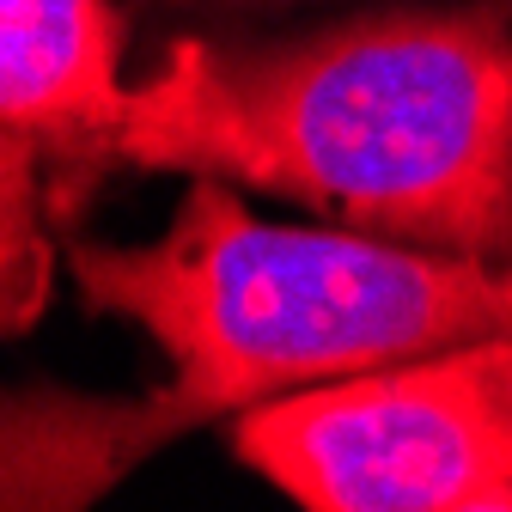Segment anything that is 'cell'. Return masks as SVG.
<instances>
[{"label":"cell","mask_w":512,"mask_h":512,"mask_svg":"<svg viewBox=\"0 0 512 512\" xmlns=\"http://www.w3.org/2000/svg\"><path fill=\"white\" fill-rule=\"evenodd\" d=\"M80 299L135 324L159 391H7V512H92L171 439L269 397L512 336V256H452L342 226L256 220L226 177H189L153 244L61 238Z\"/></svg>","instance_id":"1"},{"label":"cell","mask_w":512,"mask_h":512,"mask_svg":"<svg viewBox=\"0 0 512 512\" xmlns=\"http://www.w3.org/2000/svg\"><path fill=\"white\" fill-rule=\"evenodd\" d=\"M122 165L506 263L512 25L500 7H384L275 43L177 37L128 92Z\"/></svg>","instance_id":"2"},{"label":"cell","mask_w":512,"mask_h":512,"mask_svg":"<svg viewBox=\"0 0 512 512\" xmlns=\"http://www.w3.org/2000/svg\"><path fill=\"white\" fill-rule=\"evenodd\" d=\"M128 25L110 0H0V269L7 336H25L49 299V226L74 232L86 189L122 165Z\"/></svg>","instance_id":"4"},{"label":"cell","mask_w":512,"mask_h":512,"mask_svg":"<svg viewBox=\"0 0 512 512\" xmlns=\"http://www.w3.org/2000/svg\"><path fill=\"white\" fill-rule=\"evenodd\" d=\"M458 512H512V482L494 488V494H482V500H470V506H458Z\"/></svg>","instance_id":"5"},{"label":"cell","mask_w":512,"mask_h":512,"mask_svg":"<svg viewBox=\"0 0 512 512\" xmlns=\"http://www.w3.org/2000/svg\"><path fill=\"white\" fill-rule=\"evenodd\" d=\"M232 452L299 512H458L512 482V336L269 397Z\"/></svg>","instance_id":"3"}]
</instances>
